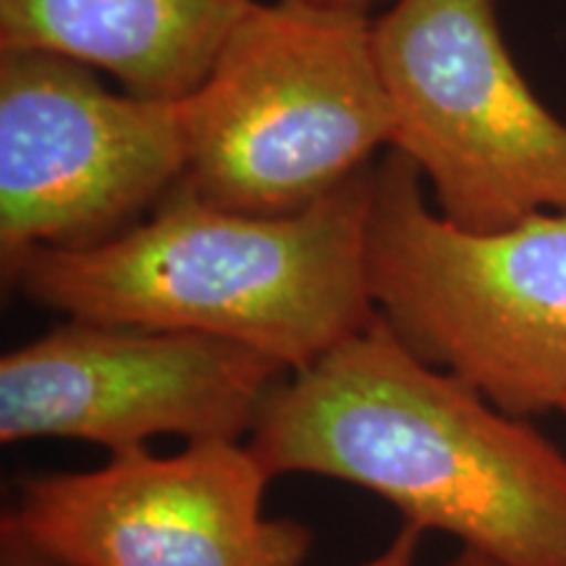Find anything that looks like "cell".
I'll use <instances>...</instances> for the list:
<instances>
[{"label": "cell", "mask_w": 566, "mask_h": 566, "mask_svg": "<svg viewBox=\"0 0 566 566\" xmlns=\"http://www.w3.org/2000/svg\"><path fill=\"white\" fill-rule=\"evenodd\" d=\"M317 3H331V6H342V9H354V11H370L373 6L386 3V0H317Z\"/></svg>", "instance_id": "obj_13"}, {"label": "cell", "mask_w": 566, "mask_h": 566, "mask_svg": "<svg viewBox=\"0 0 566 566\" xmlns=\"http://www.w3.org/2000/svg\"><path fill=\"white\" fill-rule=\"evenodd\" d=\"M181 116L189 189L252 216L310 208L391 147L375 21L317 0H252Z\"/></svg>", "instance_id": "obj_3"}, {"label": "cell", "mask_w": 566, "mask_h": 566, "mask_svg": "<svg viewBox=\"0 0 566 566\" xmlns=\"http://www.w3.org/2000/svg\"><path fill=\"white\" fill-rule=\"evenodd\" d=\"M271 480L242 441L171 457L142 446L97 470L27 478L0 522L63 566H300L313 535L265 514Z\"/></svg>", "instance_id": "obj_8"}, {"label": "cell", "mask_w": 566, "mask_h": 566, "mask_svg": "<svg viewBox=\"0 0 566 566\" xmlns=\"http://www.w3.org/2000/svg\"><path fill=\"white\" fill-rule=\"evenodd\" d=\"M562 415L566 417V401H564V407H562Z\"/></svg>", "instance_id": "obj_14"}, {"label": "cell", "mask_w": 566, "mask_h": 566, "mask_svg": "<svg viewBox=\"0 0 566 566\" xmlns=\"http://www.w3.org/2000/svg\"><path fill=\"white\" fill-rule=\"evenodd\" d=\"M286 373L226 338L66 321L0 357V443L63 438L118 454L155 436L242 441Z\"/></svg>", "instance_id": "obj_7"}, {"label": "cell", "mask_w": 566, "mask_h": 566, "mask_svg": "<svg viewBox=\"0 0 566 566\" xmlns=\"http://www.w3.org/2000/svg\"><path fill=\"white\" fill-rule=\"evenodd\" d=\"M438 566H504L499 562H493V558H488L483 554H478V551H470V548H459L457 556L446 558L443 564Z\"/></svg>", "instance_id": "obj_12"}, {"label": "cell", "mask_w": 566, "mask_h": 566, "mask_svg": "<svg viewBox=\"0 0 566 566\" xmlns=\"http://www.w3.org/2000/svg\"><path fill=\"white\" fill-rule=\"evenodd\" d=\"M247 443L271 478L342 480L504 566H566L564 451L417 357L380 315L283 375Z\"/></svg>", "instance_id": "obj_1"}, {"label": "cell", "mask_w": 566, "mask_h": 566, "mask_svg": "<svg viewBox=\"0 0 566 566\" xmlns=\"http://www.w3.org/2000/svg\"><path fill=\"white\" fill-rule=\"evenodd\" d=\"M367 279L375 310L424 363L509 415L566 401V212L467 231L424 200L405 155L373 166Z\"/></svg>", "instance_id": "obj_4"}, {"label": "cell", "mask_w": 566, "mask_h": 566, "mask_svg": "<svg viewBox=\"0 0 566 566\" xmlns=\"http://www.w3.org/2000/svg\"><path fill=\"white\" fill-rule=\"evenodd\" d=\"M0 566H63L0 522Z\"/></svg>", "instance_id": "obj_10"}, {"label": "cell", "mask_w": 566, "mask_h": 566, "mask_svg": "<svg viewBox=\"0 0 566 566\" xmlns=\"http://www.w3.org/2000/svg\"><path fill=\"white\" fill-rule=\"evenodd\" d=\"M375 48L391 150L430 184L446 221L499 231L566 212V124L514 63L495 0H394Z\"/></svg>", "instance_id": "obj_5"}, {"label": "cell", "mask_w": 566, "mask_h": 566, "mask_svg": "<svg viewBox=\"0 0 566 566\" xmlns=\"http://www.w3.org/2000/svg\"><path fill=\"white\" fill-rule=\"evenodd\" d=\"M252 0H0V51H40L179 101L205 80Z\"/></svg>", "instance_id": "obj_9"}, {"label": "cell", "mask_w": 566, "mask_h": 566, "mask_svg": "<svg viewBox=\"0 0 566 566\" xmlns=\"http://www.w3.org/2000/svg\"><path fill=\"white\" fill-rule=\"evenodd\" d=\"M422 530L415 525H405L396 533V537L388 546L380 551L378 556L359 566H415L417 564V551H420Z\"/></svg>", "instance_id": "obj_11"}, {"label": "cell", "mask_w": 566, "mask_h": 566, "mask_svg": "<svg viewBox=\"0 0 566 566\" xmlns=\"http://www.w3.org/2000/svg\"><path fill=\"white\" fill-rule=\"evenodd\" d=\"M187 171L181 97L113 92L87 63L0 51V271L129 229Z\"/></svg>", "instance_id": "obj_6"}, {"label": "cell", "mask_w": 566, "mask_h": 566, "mask_svg": "<svg viewBox=\"0 0 566 566\" xmlns=\"http://www.w3.org/2000/svg\"><path fill=\"white\" fill-rule=\"evenodd\" d=\"M373 166L289 216L221 208L179 184L142 221L87 247H38L6 268L69 321L237 342L289 373L367 328Z\"/></svg>", "instance_id": "obj_2"}]
</instances>
